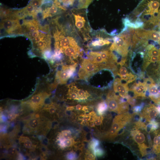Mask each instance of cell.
I'll return each mask as SVG.
<instances>
[{"instance_id":"cell-1","label":"cell","mask_w":160,"mask_h":160,"mask_svg":"<svg viewBox=\"0 0 160 160\" xmlns=\"http://www.w3.org/2000/svg\"><path fill=\"white\" fill-rule=\"evenodd\" d=\"M113 40V42L110 48V50L115 51L122 57H125L128 54L129 46H132V43L128 41L122 33L114 36Z\"/></svg>"},{"instance_id":"cell-2","label":"cell","mask_w":160,"mask_h":160,"mask_svg":"<svg viewBox=\"0 0 160 160\" xmlns=\"http://www.w3.org/2000/svg\"><path fill=\"white\" fill-rule=\"evenodd\" d=\"M78 72L80 79L89 78L92 74L100 71V66L93 63L89 59H84L82 62Z\"/></svg>"},{"instance_id":"cell-3","label":"cell","mask_w":160,"mask_h":160,"mask_svg":"<svg viewBox=\"0 0 160 160\" xmlns=\"http://www.w3.org/2000/svg\"><path fill=\"white\" fill-rule=\"evenodd\" d=\"M131 135L135 142L138 145L142 156H143L146 155L147 149L149 147L145 143L146 138L144 133L136 128L131 132Z\"/></svg>"},{"instance_id":"cell-4","label":"cell","mask_w":160,"mask_h":160,"mask_svg":"<svg viewBox=\"0 0 160 160\" xmlns=\"http://www.w3.org/2000/svg\"><path fill=\"white\" fill-rule=\"evenodd\" d=\"M124 101H125L121 100L120 97L116 95L113 91L110 92L107 97L106 102L109 110L119 114H121V103Z\"/></svg>"},{"instance_id":"cell-5","label":"cell","mask_w":160,"mask_h":160,"mask_svg":"<svg viewBox=\"0 0 160 160\" xmlns=\"http://www.w3.org/2000/svg\"><path fill=\"white\" fill-rule=\"evenodd\" d=\"M133 115L127 112L121 113L114 118L111 127L118 132L129 122Z\"/></svg>"},{"instance_id":"cell-6","label":"cell","mask_w":160,"mask_h":160,"mask_svg":"<svg viewBox=\"0 0 160 160\" xmlns=\"http://www.w3.org/2000/svg\"><path fill=\"white\" fill-rule=\"evenodd\" d=\"M121 79L116 78L113 84V89L115 92H118L119 95L123 98L128 97V92L129 90L127 83H123Z\"/></svg>"},{"instance_id":"cell-7","label":"cell","mask_w":160,"mask_h":160,"mask_svg":"<svg viewBox=\"0 0 160 160\" xmlns=\"http://www.w3.org/2000/svg\"><path fill=\"white\" fill-rule=\"evenodd\" d=\"M1 28H3L8 33H12L16 29H20L21 27L19 21L17 19H5L1 21Z\"/></svg>"},{"instance_id":"cell-8","label":"cell","mask_w":160,"mask_h":160,"mask_svg":"<svg viewBox=\"0 0 160 160\" xmlns=\"http://www.w3.org/2000/svg\"><path fill=\"white\" fill-rule=\"evenodd\" d=\"M159 114L156 107L153 105L145 107L143 110L141 116L150 122L156 118Z\"/></svg>"},{"instance_id":"cell-9","label":"cell","mask_w":160,"mask_h":160,"mask_svg":"<svg viewBox=\"0 0 160 160\" xmlns=\"http://www.w3.org/2000/svg\"><path fill=\"white\" fill-rule=\"evenodd\" d=\"M147 86L148 85L145 81L144 82L138 81V83H135L132 85L130 90L134 93L135 97H145Z\"/></svg>"},{"instance_id":"cell-10","label":"cell","mask_w":160,"mask_h":160,"mask_svg":"<svg viewBox=\"0 0 160 160\" xmlns=\"http://www.w3.org/2000/svg\"><path fill=\"white\" fill-rule=\"evenodd\" d=\"M48 94L45 92H40L33 95L29 102L30 106L33 109H36L43 104Z\"/></svg>"},{"instance_id":"cell-11","label":"cell","mask_w":160,"mask_h":160,"mask_svg":"<svg viewBox=\"0 0 160 160\" xmlns=\"http://www.w3.org/2000/svg\"><path fill=\"white\" fill-rule=\"evenodd\" d=\"M68 69L69 66H63L62 70L58 71L57 72L56 78L60 84H65L68 79L71 77Z\"/></svg>"},{"instance_id":"cell-12","label":"cell","mask_w":160,"mask_h":160,"mask_svg":"<svg viewBox=\"0 0 160 160\" xmlns=\"http://www.w3.org/2000/svg\"><path fill=\"white\" fill-rule=\"evenodd\" d=\"M80 47L79 46H69L63 51L66 56L70 59H75L77 57L80 53Z\"/></svg>"},{"instance_id":"cell-13","label":"cell","mask_w":160,"mask_h":160,"mask_svg":"<svg viewBox=\"0 0 160 160\" xmlns=\"http://www.w3.org/2000/svg\"><path fill=\"white\" fill-rule=\"evenodd\" d=\"M60 9H62L53 2L50 7L46 9L44 11V18L58 14Z\"/></svg>"},{"instance_id":"cell-14","label":"cell","mask_w":160,"mask_h":160,"mask_svg":"<svg viewBox=\"0 0 160 160\" xmlns=\"http://www.w3.org/2000/svg\"><path fill=\"white\" fill-rule=\"evenodd\" d=\"M75 20V25L76 27L80 31L83 28L84 29V26L86 23L84 17L79 14L72 13Z\"/></svg>"},{"instance_id":"cell-15","label":"cell","mask_w":160,"mask_h":160,"mask_svg":"<svg viewBox=\"0 0 160 160\" xmlns=\"http://www.w3.org/2000/svg\"><path fill=\"white\" fill-rule=\"evenodd\" d=\"M57 140L58 145L61 148L63 149L72 146L74 144L75 142L73 138L71 139Z\"/></svg>"},{"instance_id":"cell-16","label":"cell","mask_w":160,"mask_h":160,"mask_svg":"<svg viewBox=\"0 0 160 160\" xmlns=\"http://www.w3.org/2000/svg\"><path fill=\"white\" fill-rule=\"evenodd\" d=\"M71 86L78 94L79 100L87 99L89 96V94L86 91L81 89H79L73 85Z\"/></svg>"},{"instance_id":"cell-17","label":"cell","mask_w":160,"mask_h":160,"mask_svg":"<svg viewBox=\"0 0 160 160\" xmlns=\"http://www.w3.org/2000/svg\"><path fill=\"white\" fill-rule=\"evenodd\" d=\"M111 42L107 39H104L102 38L99 37L96 40L93 41L91 44L94 47L102 46L105 44H109Z\"/></svg>"},{"instance_id":"cell-18","label":"cell","mask_w":160,"mask_h":160,"mask_svg":"<svg viewBox=\"0 0 160 160\" xmlns=\"http://www.w3.org/2000/svg\"><path fill=\"white\" fill-rule=\"evenodd\" d=\"M73 139L71 133L69 130H64L62 131L58 135L57 140H66Z\"/></svg>"},{"instance_id":"cell-19","label":"cell","mask_w":160,"mask_h":160,"mask_svg":"<svg viewBox=\"0 0 160 160\" xmlns=\"http://www.w3.org/2000/svg\"><path fill=\"white\" fill-rule=\"evenodd\" d=\"M39 124V120L36 118L30 119L27 122V125L29 128L34 130L37 129Z\"/></svg>"},{"instance_id":"cell-20","label":"cell","mask_w":160,"mask_h":160,"mask_svg":"<svg viewBox=\"0 0 160 160\" xmlns=\"http://www.w3.org/2000/svg\"><path fill=\"white\" fill-rule=\"evenodd\" d=\"M108 108L107 103L104 101L99 103L97 107V111L100 115H102L106 111Z\"/></svg>"},{"instance_id":"cell-21","label":"cell","mask_w":160,"mask_h":160,"mask_svg":"<svg viewBox=\"0 0 160 160\" xmlns=\"http://www.w3.org/2000/svg\"><path fill=\"white\" fill-rule=\"evenodd\" d=\"M24 11L28 15H36V11L38 10L30 3L24 8L23 9Z\"/></svg>"},{"instance_id":"cell-22","label":"cell","mask_w":160,"mask_h":160,"mask_svg":"<svg viewBox=\"0 0 160 160\" xmlns=\"http://www.w3.org/2000/svg\"><path fill=\"white\" fill-rule=\"evenodd\" d=\"M145 56L150 57L152 56H160V49H158L154 46L149 50L145 51Z\"/></svg>"},{"instance_id":"cell-23","label":"cell","mask_w":160,"mask_h":160,"mask_svg":"<svg viewBox=\"0 0 160 160\" xmlns=\"http://www.w3.org/2000/svg\"><path fill=\"white\" fill-rule=\"evenodd\" d=\"M93 0H77V9L87 8Z\"/></svg>"},{"instance_id":"cell-24","label":"cell","mask_w":160,"mask_h":160,"mask_svg":"<svg viewBox=\"0 0 160 160\" xmlns=\"http://www.w3.org/2000/svg\"><path fill=\"white\" fill-rule=\"evenodd\" d=\"M19 140L20 142L23 143L24 146L26 148H31L32 145V142L27 137H21Z\"/></svg>"},{"instance_id":"cell-25","label":"cell","mask_w":160,"mask_h":160,"mask_svg":"<svg viewBox=\"0 0 160 160\" xmlns=\"http://www.w3.org/2000/svg\"><path fill=\"white\" fill-rule=\"evenodd\" d=\"M46 41L45 39L42 40L38 42L37 44V48L40 50L42 51L44 50L47 47H48L49 43L46 42Z\"/></svg>"},{"instance_id":"cell-26","label":"cell","mask_w":160,"mask_h":160,"mask_svg":"<svg viewBox=\"0 0 160 160\" xmlns=\"http://www.w3.org/2000/svg\"><path fill=\"white\" fill-rule=\"evenodd\" d=\"M99 144V141L95 139H92L90 142L89 144V147L92 151L93 153L95 148L98 147Z\"/></svg>"},{"instance_id":"cell-27","label":"cell","mask_w":160,"mask_h":160,"mask_svg":"<svg viewBox=\"0 0 160 160\" xmlns=\"http://www.w3.org/2000/svg\"><path fill=\"white\" fill-rule=\"evenodd\" d=\"M92 117L95 125L99 126L102 123L103 118L102 117L97 116L96 115Z\"/></svg>"},{"instance_id":"cell-28","label":"cell","mask_w":160,"mask_h":160,"mask_svg":"<svg viewBox=\"0 0 160 160\" xmlns=\"http://www.w3.org/2000/svg\"><path fill=\"white\" fill-rule=\"evenodd\" d=\"M134 24L135 29L143 28L144 26V23L139 17H138L135 20Z\"/></svg>"},{"instance_id":"cell-29","label":"cell","mask_w":160,"mask_h":160,"mask_svg":"<svg viewBox=\"0 0 160 160\" xmlns=\"http://www.w3.org/2000/svg\"><path fill=\"white\" fill-rule=\"evenodd\" d=\"M97 147L95 149L93 154L95 156H102L104 154V151L103 149Z\"/></svg>"},{"instance_id":"cell-30","label":"cell","mask_w":160,"mask_h":160,"mask_svg":"<svg viewBox=\"0 0 160 160\" xmlns=\"http://www.w3.org/2000/svg\"><path fill=\"white\" fill-rule=\"evenodd\" d=\"M82 117L81 119L82 123H87L90 120L91 116L89 114H84L81 116Z\"/></svg>"},{"instance_id":"cell-31","label":"cell","mask_w":160,"mask_h":160,"mask_svg":"<svg viewBox=\"0 0 160 160\" xmlns=\"http://www.w3.org/2000/svg\"><path fill=\"white\" fill-rule=\"evenodd\" d=\"M67 157V159L69 160H74L76 158V155L73 152H71L68 153Z\"/></svg>"},{"instance_id":"cell-32","label":"cell","mask_w":160,"mask_h":160,"mask_svg":"<svg viewBox=\"0 0 160 160\" xmlns=\"http://www.w3.org/2000/svg\"><path fill=\"white\" fill-rule=\"evenodd\" d=\"M153 145H160V135H158L155 136L153 140Z\"/></svg>"},{"instance_id":"cell-33","label":"cell","mask_w":160,"mask_h":160,"mask_svg":"<svg viewBox=\"0 0 160 160\" xmlns=\"http://www.w3.org/2000/svg\"><path fill=\"white\" fill-rule=\"evenodd\" d=\"M16 152L15 148L13 147L9 148L8 149V154L10 155H13Z\"/></svg>"},{"instance_id":"cell-34","label":"cell","mask_w":160,"mask_h":160,"mask_svg":"<svg viewBox=\"0 0 160 160\" xmlns=\"http://www.w3.org/2000/svg\"><path fill=\"white\" fill-rule=\"evenodd\" d=\"M49 112L51 114H53L56 112V108L53 106L50 105L47 108Z\"/></svg>"},{"instance_id":"cell-35","label":"cell","mask_w":160,"mask_h":160,"mask_svg":"<svg viewBox=\"0 0 160 160\" xmlns=\"http://www.w3.org/2000/svg\"><path fill=\"white\" fill-rule=\"evenodd\" d=\"M31 36L33 38H35L39 35V32L38 30L32 33H30Z\"/></svg>"},{"instance_id":"cell-36","label":"cell","mask_w":160,"mask_h":160,"mask_svg":"<svg viewBox=\"0 0 160 160\" xmlns=\"http://www.w3.org/2000/svg\"><path fill=\"white\" fill-rule=\"evenodd\" d=\"M17 116V115L16 114L10 113L8 115V117L9 119L12 120L15 119Z\"/></svg>"},{"instance_id":"cell-37","label":"cell","mask_w":160,"mask_h":160,"mask_svg":"<svg viewBox=\"0 0 160 160\" xmlns=\"http://www.w3.org/2000/svg\"><path fill=\"white\" fill-rule=\"evenodd\" d=\"M142 106H137L134 107L133 108V111L135 112H138L140 111L141 110Z\"/></svg>"},{"instance_id":"cell-38","label":"cell","mask_w":160,"mask_h":160,"mask_svg":"<svg viewBox=\"0 0 160 160\" xmlns=\"http://www.w3.org/2000/svg\"><path fill=\"white\" fill-rule=\"evenodd\" d=\"M87 123L89 126L91 127H93L95 125L94 121L92 119L91 120H90Z\"/></svg>"},{"instance_id":"cell-39","label":"cell","mask_w":160,"mask_h":160,"mask_svg":"<svg viewBox=\"0 0 160 160\" xmlns=\"http://www.w3.org/2000/svg\"><path fill=\"white\" fill-rule=\"evenodd\" d=\"M81 110L85 113H87L89 111L88 108L87 106H84L82 107Z\"/></svg>"},{"instance_id":"cell-40","label":"cell","mask_w":160,"mask_h":160,"mask_svg":"<svg viewBox=\"0 0 160 160\" xmlns=\"http://www.w3.org/2000/svg\"><path fill=\"white\" fill-rule=\"evenodd\" d=\"M82 106L80 104H78L76 106V108L77 110H80L82 109Z\"/></svg>"},{"instance_id":"cell-41","label":"cell","mask_w":160,"mask_h":160,"mask_svg":"<svg viewBox=\"0 0 160 160\" xmlns=\"http://www.w3.org/2000/svg\"><path fill=\"white\" fill-rule=\"evenodd\" d=\"M74 109V107L73 106H71L68 107L66 109L68 111H72Z\"/></svg>"},{"instance_id":"cell-42","label":"cell","mask_w":160,"mask_h":160,"mask_svg":"<svg viewBox=\"0 0 160 160\" xmlns=\"http://www.w3.org/2000/svg\"><path fill=\"white\" fill-rule=\"evenodd\" d=\"M117 32L116 30L115 29L114 30H113L112 32H111V35H114L116 34V33Z\"/></svg>"},{"instance_id":"cell-43","label":"cell","mask_w":160,"mask_h":160,"mask_svg":"<svg viewBox=\"0 0 160 160\" xmlns=\"http://www.w3.org/2000/svg\"><path fill=\"white\" fill-rule=\"evenodd\" d=\"M159 113V114L160 116V104H159L158 107H156Z\"/></svg>"}]
</instances>
